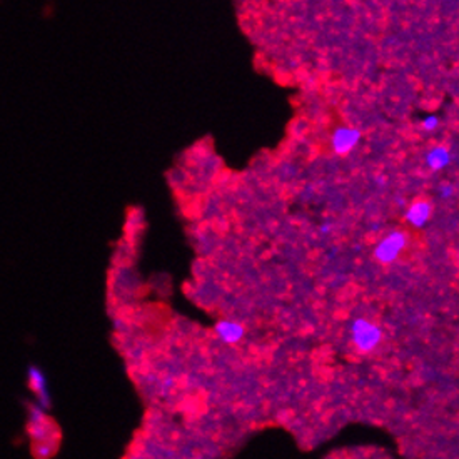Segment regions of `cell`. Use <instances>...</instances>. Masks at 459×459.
Returning <instances> with one entry per match:
<instances>
[{
    "mask_svg": "<svg viewBox=\"0 0 459 459\" xmlns=\"http://www.w3.org/2000/svg\"><path fill=\"white\" fill-rule=\"evenodd\" d=\"M27 386L30 388V391L39 397V404L42 409L49 408L50 406V396H49V389H47V379H45L44 372L35 368V366H30L27 369Z\"/></svg>",
    "mask_w": 459,
    "mask_h": 459,
    "instance_id": "obj_4",
    "label": "cell"
},
{
    "mask_svg": "<svg viewBox=\"0 0 459 459\" xmlns=\"http://www.w3.org/2000/svg\"><path fill=\"white\" fill-rule=\"evenodd\" d=\"M361 139V132L354 127H339L332 134L331 144L336 154H348L349 150L356 147V144Z\"/></svg>",
    "mask_w": 459,
    "mask_h": 459,
    "instance_id": "obj_5",
    "label": "cell"
},
{
    "mask_svg": "<svg viewBox=\"0 0 459 459\" xmlns=\"http://www.w3.org/2000/svg\"><path fill=\"white\" fill-rule=\"evenodd\" d=\"M329 231H331V225H328V224L322 225V227H321V232H322V234H328Z\"/></svg>",
    "mask_w": 459,
    "mask_h": 459,
    "instance_id": "obj_11",
    "label": "cell"
},
{
    "mask_svg": "<svg viewBox=\"0 0 459 459\" xmlns=\"http://www.w3.org/2000/svg\"><path fill=\"white\" fill-rule=\"evenodd\" d=\"M431 216V205L424 201L414 202L406 212V219L408 222L412 224L414 227H423V225L428 222V219Z\"/></svg>",
    "mask_w": 459,
    "mask_h": 459,
    "instance_id": "obj_6",
    "label": "cell"
},
{
    "mask_svg": "<svg viewBox=\"0 0 459 459\" xmlns=\"http://www.w3.org/2000/svg\"><path fill=\"white\" fill-rule=\"evenodd\" d=\"M406 245V236L403 232H391V234L382 239L381 242L377 244V247L374 251V256L379 262L389 264L394 259L401 254V251Z\"/></svg>",
    "mask_w": 459,
    "mask_h": 459,
    "instance_id": "obj_3",
    "label": "cell"
},
{
    "mask_svg": "<svg viewBox=\"0 0 459 459\" xmlns=\"http://www.w3.org/2000/svg\"><path fill=\"white\" fill-rule=\"evenodd\" d=\"M27 434L34 459H52L61 444V431L57 423L44 412L41 406L29 403Z\"/></svg>",
    "mask_w": 459,
    "mask_h": 459,
    "instance_id": "obj_1",
    "label": "cell"
},
{
    "mask_svg": "<svg viewBox=\"0 0 459 459\" xmlns=\"http://www.w3.org/2000/svg\"><path fill=\"white\" fill-rule=\"evenodd\" d=\"M441 196L443 197H449V196H452V192H454V189H452V185H443L441 189Z\"/></svg>",
    "mask_w": 459,
    "mask_h": 459,
    "instance_id": "obj_10",
    "label": "cell"
},
{
    "mask_svg": "<svg viewBox=\"0 0 459 459\" xmlns=\"http://www.w3.org/2000/svg\"><path fill=\"white\" fill-rule=\"evenodd\" d=\"M217 334L221 336L222 341L225 342H237L239 339L244 336V329L241 324L232 322V321H221L216 326Z\"/></svg>",
    "mask_w": 459,
    "mask_h": 459,
    "instance_id": "obj_7",
    "label": "cell"
},
{
    "mask_svg": "<svg viewBox=\"0 0 459 459\" xmlns=\"http://www.w3.org/2000/svg\"><path fill=\"white\" fill-rule=\"evenodd\" d=\"M426 162H428L432 170H441L451 162V154L446 147H434L432 150H429Z\"/></svg>",
    "mask_w": 459,
    "mask_h": 459,
    "instance_id": "obj_8",
    "label": "cell"
},
{
    "mask_svg": "<svg viewBox=\"0 0 459 459\" xmlns=\"http://www.w3.org/2000/svg\"><path fill=\"white\" fill-rule=\"evenodd\" d=\"M352 339L359 349L371 351L381 341V329L366 319H356L352 324Z\"/></svg>",
    "mask_w": 459,
    "mask_h": 459,
    "instance_id": "obj_2",
    "label": "cell"
},
{
    "mask_svg": "<svg viewBox=\"0 0 459 459\" xmlns=\"http://www.w3.org/2000/svg\"><path fill=\"white\" fill-rule=\"evenodd\" d=\"M439 125V119L436 116H428L423 121V129L424 130H434Z\"/></svg>",
    "mask_w": 459,
    "mask_h": 459,
    "instance_id": "obj_9",
    "label": "cell"
}]
</instances>
